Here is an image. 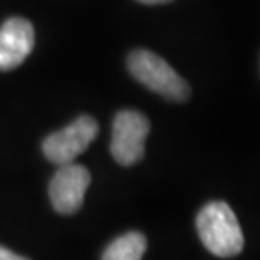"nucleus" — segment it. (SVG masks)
<instances>
[{
	"mask_svg": "<svg viewBox=\"0 0 260 260\" xmlns=\"http://www.w3.org/2000/svg\"><path fill=\"white\" fill-rule=\"evenodd\" d=\"M197 232L208 252L235 257L243 250V234L234 210L225 202H210L197 215Z\"/></svg>",
	"mask_w": 260,
	"mask_h": 260,
	"instance_id": "1",
	"label": "nucleus"
},
{
	"mask_svg": "<svg viewBox=\"0 0 260 260\" xmlns=\"http://www.w3.org/2000/svg\"><path fill=\"white\" fill-rule=\"evenodd\" d=\"M128 69L133 77L168 101L183 103L190 98V86L165 59L151 51L138 49L128 57Z\"/></svg>",
	"mask_w": 260,
	"mask_h": 260,
	"instance_id": "2",
	"label": "nucleus"
},
{
	"mask_svg": "<svg viewBox=\"0 0 260 260\" xmlns=\"http://www.w3.org/2000/svg\"><path fill=\"white\" fill-rule=\"evenodd\" d=\"M98 133L99 124L92 116H79L64 129L49 135L42 143V153L57 167L74 163V159L96 140Z\"/></svg>",
	"mask_w": 260,
	"mask_h": 260,
	"instance_id": "3",
	"label": "nucleus"
},
{
	"mask_svg": "<svg viewBox=\"0 0 260 260\" xmlns=\"http://www.w3.org/2000/svg\"><path fill=\"white\" fill-rule=\"evenodd\" d=\"M149 135V121L145 114L124 109L114 116L111 154L121 167H133L145 156V141Z\"/></svg>",
	"mask_w": 260,
	"mask_h": 260,
	"instance_id": "4",
	"label": "nucleus"
},
{
	"mask_svg": "<svg viewBox=\"0 0 260 260\" xmlns=\"http://www.w3.org/2000/svg\"><path fill=\"white\" fill-rule=\"evenodd\" d=\"M91 175L86 167L68 163L59 167L49 183V198L54 210L60 215H73L82 207Z\"/></svg>",
	"mask_w": 260,
	"mask_h": 260,
	"instance_id": "5",
	"label": "nucleus"
},
{
	"mask_svg": "<svg viewBox=\"0 0 260 260\" xmlns=\"http://www.w3.org/2000/svg\"><path fill=\"white\" fill-rule=\"evenodd\" d=\"M36 44L34 27L27 19L12 17L0 27V71H12L30 56Z\"/></svg>",
	"mask_w": 260,
	"mask_h": 260,
	"instance_id": "6",
	"label": "nucleus"
},
{
	"mask_svg": "<svg viewBox=\"0 0 260 260\" xmlns=\"http://www.w3.org/2000/svg\"><path fill=\"white\" fill-rule=\"evenodd\" d=\"M148 240L141 232H128L109 243L103 260H143Z\"/></svg>",
	"mask_w": 260,
	"mask_h": 260,
	"instance_id": "7",
	"label": "nucleus"
},
{
	"mask_svg": "<svg viewBox=\"0 0 260 260\" xmlns=\"http://www.w3.org/2000/svg\"><path fill=\"white\" fill-rule=\"evenodd\" d=\"M0 260H29V258L24 255H19V253H15L12 250H9V248L0 245Z\"/></svg>",
	"mask_w": 260,
	"mask_h": 260,
	"instance_id": "8",
	"label": "nucleus"
},
{
	"mask_svg": "<svg viewBox=\"0 0 260 260\" xmlns=\"http://www.w3.org/2000/svg\"><path fill=\"white\" fill-rule=\"evenodd\" d=\"M141 4H146V5H158V4H168L171 0H138Z\"/></svg>",
	"mask_w": 260,
	"mask_h": 260,
	"instance_id": "9",
	"label": "nucleus"
}]
</instances>
